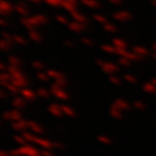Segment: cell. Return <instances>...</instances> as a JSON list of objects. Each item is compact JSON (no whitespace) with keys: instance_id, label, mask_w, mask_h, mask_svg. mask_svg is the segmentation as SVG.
I'll use <instances>...</instances> for the list:
<instances>
[{"instance_id":"obj_2","label":"cell","mask_w":156,"mask_h":156,"mask_svg":"<svg viewBox=\"0 0 156 156\" xmlns=\"http://www.w3.org/2000/svg\"><path fill=\"white\" fill-rule=\"evenodd\" d=\"M143 90H144L146 93H151V94H153V93H154V90L156 92V88H154L151 85H148V83H147V85H144V86H143Z\"/></svg>"},{"instance_id":"obj_6","label":"cell","mask_w":156,"mask_h":156,"mask_svg":"<svg viewBox=\"0 0 156 156\" xmlns=\"http://www.w3.org/2000/svg\"><path fill=\"white\" fill-rule=\"evenodd\" d=\"M105 29H106V30H110V31H116V28H115V27H109V28L105 27Z\"/></svg>"},{"instance_id":"obj_3","label":"cell","mask_w":156,"mask_h":156,"mask_svg":"<svg viewBox=\"0 0 156 156\" xmlns=\"http://www.w3.org/2000/svg\"><path fill=\"white\" fill-rule=\"evenodd\" d=\"M110 80H111V82H113L115 85H119V83H120V81L117 79V77H111Z\"/></svg>"},{"instance_id":"obj_4","label":"cell","mask_w":156,"mask_h":156,"mask_svg":"<svg viewBox=\"0 0 156 156\" xmlns=\"http://www.w3.org/2000/svg\"><path fill=\"white\" fill-rule=\"evenodd\" d=\"M135 105H136L138 108H141V110H142V109H144V104H142V103H136Z\"/></svg>"},{"instance_id":"obj_1","label":"cell","mask_w":156,"mask_h":156,"mask_svg":"<svg viewBox=\"0 0 156 156\" xmlns=\"http://www.w3.org/2000/svg\"><path fill=\"white\" fill-rule=\"evenodd\" d=\"M115 18L119 21H127V20L131 19V15L128 13H117Z\"/></svg>"},{"instance_id":"obj_5","label":"cell","mask_w":156,"mask_h":156,"mask_svg":"<svg viewBox=\"0 0 156 156\" xmlns=\"http://www.w3.org/2000/svg\"><path fill=\"white\" fill-rule=\"evenodd\" d=\"M115 43H120V41H118V39H115ZM117 45H119V46H125V43H121V44H117Z\"/></svg>"}]
</instances>
